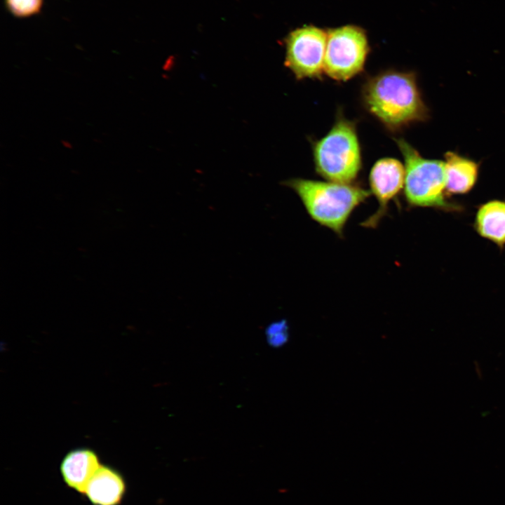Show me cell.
I'll list each match as a JSON object with an SVG mask.
<instances>
[{"mask_svg": "<svg viewBox=\"0 0 505 505\" xmlns=\"http://www.w3.org/2000/svg\"><path fill=\"white\" fill-rule=\"evenodd\" d=\"M366 108L383 124L396 130L427 117V109L412 73L386 71L365 84Z\"/></svg>", "mask_w": 505, "mask_h": 505, "instance_id": "6da1fadb", "label": "cell"}, {"mask_svg": "<svg viewBox=\"0 0 505 505\" xmlns=\"http://www.w3.org/2000/svg\"><path fill=\"white\" fill-rule=\"evenodd\" d=\"M283 184L297 193L314 221L339 236L353 210L371 195L361 187L331 181L293 178Z\"/></svg>", "mask_w": 505, "mask_h": 505, "instance_id": "7a4b0ae2", "label": "cell"}, {"mask_svg": "<svg viewBox=\"0 0 505 505\" xmlns=\"http://www.w3.org/2000/svg\"><path fill=\"white\" fill-rule=\"evenodd\" d=\"M316 171L328 181L351 184L361 167L360 145L353 123L339 119L330 132L316 142Z\"/></svg>", "mask_w": 505, "mask_h": 505, "instance_id": "3957f363", "label": "cell"}, {"mask_svg": "<svg viewBox=\"0 0 505 505\" xmlns=\"http://www.w3.org/2000/svg\"><path fill=\"white\" fill-rule=\"evenodd\" d=\"M405 160L404 194L407 203L415 207L457 210L445 199V161L423 158L404 140H397Z\"/></svg>", "mask_w": 505, "mask_h": 505, "instance_id": "277c9868", "label": "cell"}, {"mask_svg": "<svg viewBox=\"0 0 505 505\" xmlns=\"http://www.w3.org/2000/svg\"><path fill=\"white\" fill-rule=\"evenodd\" d=\"M369 52L366 34L355 25L327 32L324 72L337 81H346L361 72Z\"/></svg>", "mask_w": 505, "mask_h": 505, "instance_id": "5b68a950", "label": "cell"}, {"mask_svg": "<svg viewBox=\"0 0 505 505\" xmlns=\"http://www.w3.org/2000/svg\"><path fill=\"white\" fill-rule=\"evenodd\" d=\"M327 32L313 25L292 31L285 39V65L298 79L320 77L324 72Z\"/></svg>", "mask_w": 505, "mask_h": 505, "instance_id": "8992f818", "label": "cell"}, {"mask_svg": "<svg viewBox=\"0 0 505 505\" xmlns=\"http://www.w3.org/2000/svg\"><path fill=\"white\" fill-rule=\"evenodd\" d=\"M405 166L392 158L377 161L370 173L371 192L376 197L379 208L376 213L361 223L369 228H375L387 213L388 205L404 187Z\"/></svg>", "mask_w": 505, "mask_h": 505, "instance_id": "52a82bcc", "label": "cell"}, {"mask_svg": "<svg viewBox=\"0 0 505 505\" xmlns=\"http://www.w3.org/2000/svg\"><path fill=\"white\" fill-rule=\"evenodd\" d=\"M100 466L98 457L93 450L78 448L64 457L60 472L68 487L84 494L88 482Z\"/></svg>", "mask_w": 505, "mask_h": 505, "instance_id": "ba28073f", "label": "cell"}, {"mask_svg": "<svg viewBox=\"0 0 505 505\" xmlns=\"http://www.w3.org/2000/svg\"><path fill=\"white\" fill-rule=\"evenodd\" d=\"M125 492L121 474L112 467L101 465L88 482L84 494L93 505H119Z\"/></svg>", "mask_w": 505, "mask_h": 505, "instance_id": "9c48e42d", "label": "cell"}, {"mask_svg": "<svg viewBox=\"0 0 505 505\" xmlns=\"http://www.w3.org/2000/svg\"><path fill=\"white\" fill-rule=\"evenodd\" d=\"M477 233L497 246L505 245V201L492 200L477 210L475 222Z\"/></svg>", "mask_w": 505, "mask_h": 505, "instance_id": "30bf717a", "label": "cell"}, {"mask_svg": "<svg viewBox=\"0 0 505 505\" xmlns=\"http://www.w3.org/2000/svg\"><path fill=\"white\" fill-rule=\"evenodd\" d=\"M445 157L446 193L459 194L469 192L477 180L478 164L450 152H447Z\"/></svg>", "mask_w": 505, "mask_h": 505, "instance_id": "8fae6325", "label": "cell"}, {"mask_svg": "<svg viewBox=\"0 0 505 505\" xmlns=\"http://www.w3.org/2000/svg\"><path fill=\"white\" fill-rule=\"evenodd\" d=\"M43 0H4L6 10L14 17L25 18L38 14Z\"/></svg>", "mask_w": 505, "mask_h": 505, "instance_id": "7c38bea8", "label": "cell"}, {"mask_svg": "<svg viewBox=\"0 0 505 505\" xmlns=\"http://www.w3.org/2000/svg\"><path fill=\"white\" fill-rule=\"evenodd\" d=\"M269 343L274 347L283 346L288 340V326L285 320L269 325L267 330Z\"/></svg>", "mask_w": 505, "mask_h": 505, "instance_id": "4fadbf2b", "label": "cell"}, {"mask_svg": "<svg viewBox=\"0 0 505 505\" xmlns=\"http://www.w3.org/2000/svg\"><path fill=\"white\" fill-rule=\"evenodd\" d=\"M62 144L63 147H65V148H67V149H72V146L71 143H70L69 141L62 140Z\"/></svg>", "mask_w": 505, "mask_h": 505, "instance_id": "5bb4252c", "label": "cell"}]
</instances>
